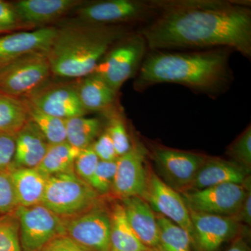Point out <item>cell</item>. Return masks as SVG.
<instances>
[{"label":"cell","instance_id":"32","mask_svg":"<svg viewBox=\"0 0 251 251\" xmlns=\"http://www.w3.org/2000/svg\"><path fill=\"white\" fill-rule=\"evenodd\" d=\"M106 131L110 135L118 157L123 156L131 150L129 137L125 124L120 117H112Z\"/></svg>","mask_w":251,"mask_h":251},{"label":"cell","instance_id":"36","mask_svg":"<svg viewBox=\"0 0 251 251\" xmlns=\"http://www.w3.org/2000/svg\"><path fill=\"white\" fill-rule=\"evenodd\" d=\"M92 146L100 161H115L119 158L107 131L100 135L99 139L92 144Z\"/></svg>","mask_w":251,"mask_h":251},{"label":"cell","instance_id":"18","mask_svg":"<svg viewBox=\"0 0 251 251\" xmlns=\"http://www.w3.org/2000/svg\"><path fill=\"white\" fill-rule=\"evenodd\" d=\"M249 169L235 162L206 159L186 191L201 190L224 184L244 185L249 179Z\"/></svg>","mask_w":251,"mask_h":251},{"label":"cell","instance_id":"40","mask_svg":"<svg viewBox=\"0 0 251 251\" xmlns=\"http://www.w3.org/2000/svg\"><path fill=\"white\" fill-rule=\"evenodd\" d=\"M226 251H251L250 247L242 238L238 239Z\"/></svg>","mask_w":251,"mask_h":251},{"label":"cell","instance_id":"10","mask_svg":"<svg viewBox=\"0 0 251 251\" xmlns=\"http://www.w3.org/2000/svg\"><path fill=\"white\" fill-rule=\"evenodd\" d=\"M64 219L65 234L89 251H110V214L100 206Z\"/></svg>","mask_w":251,"mask_h":251},{"label":"cell","instance_id":"4","mask_svg":"<svg viewBox=\"0 0 251 251\" xmlns=\"http://www.w3.org/2000/svg\"><path fill=\"white\" fill-rule=\"evenodd\" d=\"M100 196L72 170L49 176L41 204L67 219L99 206Z\"/></svg>","mask_w":251,"mask_h":251},{"label":"cell","instance_id":"27","mask_svg":"<svg viewBox=\"0 0 251 251\" xmlns=\"http://www.w3.org/2000/svg\"><path fill=\"white\" fill-rule=\"evenodd\" d=\"M28 120L21 99L0 94V133L16 135Z\"/></svg>","mask_w":251,"mask_h":251},{"label":"cell","instance_id":"13","mask_svg":"<svg viewBox=\"0 0 251 251\" xmlns=\"http://www.w3.org/2000/svg\"><path fill=\"white\" fill-rule=\"evenodd\" d=\"M22 99L44 113L62 120L82 117L87 113L81 104L75 86L44 85Z\"/></svg>","mask_w":251,"mask_h":251},{"label":"cell","instance_id":"25","mask_svg":"<svg viewBox=\"0 0 251 251\" xmlns=\"http://www.w3.org/2000/svg\"><path fill=\"white\" fill-rule=\"evenodd\" d=\"M65 125L67 143L80 150L92 145L102 128L99 119L84 116L68 119Z\"/></svg>","mask_w":251,"mask_h":251},{"label":"cell","instance_id":"3","mask_svg":"<svg viewBox=\"0 0 251 251\" xmlns=\"http://www.w3.org/2000/svg\"><path fill=\"white\" fill-rule=\"evenodd\" d=\"M126 36L127 29L120 26L84 22L57 29L47 53L51 73L66 78L87 76Z\"/></svg>","mask_w":251,"mask_h":251},{"label":"cell","instance_id":"8","mask_svg":"<svg viewBox=\"0 0 251 251\" xmlns=\"http://www.w3.org/2000/svg\"><path fill=\"white\" fill-rule=\"evenodd\" d=\"M16 214L22 251H39L53 238L65 234L64 219L44 204L19 206Z\"/></svg>","mask_w":251,"mask_h":251},{"label":"cell","instance_id":"6","mask_svg":"<svg viewBox=\"0 0 251 251\" xmlns=\"http://www.w3.org/2000/svg\"><path fill=\"white\" fill-rule=\"evenodd\" d=\"M105 54L93 74L118 93L122 85L138 74L146 53V41L139 32L123 38Z\"/></svg>","mask_w":251,"mask_h":251},{"label":"cell","instance_id":"11","mask_svg":"<svg viewBox=\"0 0 251 251\" xmlns=\"http://www.w3.org/2000/svg\"><path fill=\"white\" fill-rule=\"evenodd\" d=\"M143 198L158 215L164 216L185 229L192 240L191 216L182 196L154 173L148 175V186Z\"/></svg>","mask_w":251,"mask_h":251},{"label":"cell","instance_id":"12","mask_svg":"<svg viewBox=\"0 0 251 251\" xmlns=\"http://www.w3.org/2000/svg\"><path fill=\"white\" fill-rule=\"evenodd\" d=\"M189 211L193 245L198 251H216L239 232V223L234 216Z\"/></svg>","mask_w":251,"mask_h":251},{"label":"cell","instance_id":"22","mask_svg":"<svg viewBox=\"0 0 251 251\" xmlns=\"http://www.w3.org/2000/svg\"><path fill=\"white\" fill-rule=\"evenodd\" d=\"M75 87L81 104L87 112L108 110L116 99L117 92L94 74L84 77Z\"/></svg>","mask_w":251,"mask_h":251},{"label":"cell","instance_id":"31","mask_svg":"<svg viewBox=\"0 0 251 251\" xmlns=\"http://www.w3.org/2000/svg\"><path fill=\"white\" fill-rule=\"evenodd\" d=\"M235 163L249 169L251 166V127L248 126L227 151Z\"/></svg>","mask_w":251,"mask_h":251},{"label":"cell","instance_id":"9","mask_svg":"<svg viewBox=\"0 0 251 251\" xmlns=\"http://www.w3.org/2000/svg\"><path fill=\"white\" fill-rule=\"evenodd\" d=\"M248 180L244 185L229 183L204 189L185 191L181 196L190 211L235 216L251 189V181L249 183Z\"/></svg>","mask_w":251,"mask_h":251},{"label":"cell","instance_id":"16","mask_svg":"<svg viewBox=\"0 0 251 251\" xmlns=\"http://www.w3.org/2000/svg\"><path fill=\"white\" fill-rule=\"evenodd\" d=\"M56 31L49 27L0 36V64L27 54L48 53Z\"/></svg>","mask_w":251,"mask_h":251},{"label":"cell","instance_id":"37","mask_svg":"<svg viewBox=\"0 0 251 251\" xmlns=\"http://www.w3.org/2000/svg\"><path fill=\"white\" fill-rule=\"evenodd\" d=\"M39 251H89L67 234H61L50 241Z\"/></svg>","mask_w":251,"mask_h":251},{"label":"cell","instance_id":"26","mask_svg":"<svg viewBox=\"0 0 251 251\" xmlns=\"http://www.w3.org/2000/svg\"><path fill=\"white\" fill-rule=\"evenodd\" d=\"M20 99L24 104L29 120L37 126L50 145L67 141L65 120L44 113L26 99Z\"/></svg>","mask_w":251,"mask_h":251},{"label":"cell","instance_id":"34","mask_svg":"<svg viewBox=\"0 0 251 251\" xmlns=\"http://www.w3.org/2000/svg\"><path fill=\"white\" fill-rule=\"evenodd\" d=\"M99 161L100 160L91 145L81 150L74 163V171L80 179L89 184Z\"/></svg>","mask_w":251,"mask_h":251},{"label":"cell","instance_id":"41","mask_svg":"<svg viewBox=\"0 0 251 251\" xmlns=\"http://www.w3.org/2000/svg\"><path fill=\"white\" fill-rule=\"evenodd\" d=\"M14 30V29H10V28L0 27V34H4V33L10 32V31Z\"/></svg>","mask_w":251,"mask_h":251},{"label":"cell","instance_id":"30","mask_svg":"<svg viewBox=\"0 0 251 251\" xmlns=\"http://www.w3.org/2000/svg\"><path fill=\"white\" fill-rule=\"evenodd\" d=\"M116 168L117 161H99L89 184L100 196L111 192Z\"/></svg>","mask_w":251,"mask_h":251},{"label":"cell","instance_id":"38","mask_svg":"<svg viewBox=\"0 0 251 251\" xmlns=\"http://www.w3.org/2000/svg\"><path fill=\"white\" fill-rule=\"evenodd\" d=\"M18 22L13 4L0 0V27L16 29L19 27Z\"/></svg>","mask_w":251,"mask_h":251},{"label":"cell","instance_id":"15","mask_svg":"<svg viewBox=\"0 0 251 251\" xmlns=\"http://www.w3.org/2000/svg\"><path fill=\"white\" fill-rule=\"evenodd\" d=\"M157 166L170 184L187 189L206 158L198 153L157 148L153 152Z\"/></svg>","mask_w":251,"mask_h":251},{"label":"cell","instance_id":"28","mask_svg":"<svg viewBox=\"0 0 251 251\" xmlns=\"http://www.w3.org/2000/svg\"><path fill=\"white\" fill-rule=\"evenodd\" d=\"M159 251H192V240L185 229L164 216L156 215Z\"/></svg>","mask_w":251,"mask_h":251},{"label":"cell","instance_id":"14","mask_svg":"<svg viewBox=\"0 0 251 251\" xmlns=\"http://www.w3.org/2000/svg\"><path fill=\"white\" fill-rule=\"evenodd\" d=\"M145 160L144 150L138 145L117 158L111 191L115 196L122 200L133 196L143 198L148 181Z\"/></svg>","mask_w":251,"mask_h":251},{"label":"cell","instance_id":"24","mask_svg":"<svg viewBox=\"0 0 251 251\" xmlns=\"http://www.w3.org/2000/svg\"><path fill=\"white\" fill-rule=\"evenodd\" d=\"M80 151L67 141L50 145L45 156L36 168L48 176L72 171Z\"/></svg>","mask_w":251,"mask_h":251},{"label":"cell","instance_id":"39","mask_svg":"<svg viewBox=\"0 0 251 251\" xmlns=\"http://www.w3.org/2000/svg\"><path fill=\"white\" fill-rule=\"evenodd\" d=\"M237 220L238 222H242L247 224V226H251V189L248 191L245 200L243 202L239 212L237 215L234 216Z\"/></svg>","mask_w":251,"mask_h":251},{"label":"cell","instance_id":"5","mask_svg":"<svg viewBox=\"0 0 251 251\" xmlns=\"http://www.w3.org/2000/svg\"><path fill=\"white\" fill-rule=\"evenodd\" d=\"M51 73L47 52L27 54L0 64V94L22 99L46 84Z\"/></svg>","mask_w":251,"mask_h":251},{"label":"cell","instance_id":"23","mask_svg":"<svg viewBox=\"0 0 251 251\" xmlns=\"http://www.w3.org/2000/svg\"><path fill=\"white\" fill-rule=\"evenodd\" d=\"M110 251H151L140 242L128 224L122 204H116L110 213Z\"/></svg>","mask_w":251,"mask_h":251},{"label":"cell","instance_id":"21","mask_svg":"<svg viewBox=\"0 0 251 251\" xmlns=\"http://www.w3.org/2000/svg\"><path fill=\"white\" fill-rule=\"evenodd\" d=\"M18 205L29 206L41 204L49 176L37 168L10 169Z\"/></svg>","mask_w":251,"mask_h":251},{"label":"cell","instance_id":"17","mask_svg":"<svg viewBox=\"0 0 251 251\" xmlns=\"http://www.w3.org/2000/svg\"><path fill=\"white\" fill-rule=\"evenodd\" d=\"M122 201L127 221L135 235L150 251H159V230L154 211L138 196Z\"/></svg>","mask_w":251,"mask_h":251},{"label":"cell","instance_id":"1","mask_svg":"<svg viewBox=\"0 0 251 251\" xmlns=\"http://www.w3.org/2000/svg\"><path fill=\"white\" fill-rule=\"evenodd\" d=\"M139 31L151 50L228 49L251 57V10L232 1H159Z\"/></svg>","mask_w":251,"mask_h":251},{"label":"cell","instance_id":"19","mask_svg":"<svg viewBox=\"0 0 251 251\" xmlns=\"http://www.w3.org/2000/svg\"><path fill=\"white\" fill-rule=\"evenodd\" d=\"M50 144L37 126L28 120L16 134L12 168H36L45 156Z\"/></svg>","mask_w":251,"mask_h":251},{"label":"cell","instance_id":"35","mask_svg":"<svg viewBox=\"0 0 251 251\" xmlns=\"http://www.w3.org/2000/svg\"><path fill=\"white\" fill-rule=\"evenodd\" d=\"M16 135L0 133V172L9 171L14 161Z\"/></svg>","mask_w":251,"mask_h":251},{"label":"cell","instance_id":"20","mask_svg":"<svg viewBox=\"0 0 251 251\" xmlns=\"http://www.w3.org/2000/svg\"><path fill=\"white\" fill-rule=\"evenodd\" d=\"M81 4L78 0H21L13 6L19 22L32 25L51 22Z\"/></svg>","mask_w":251,"mask_h":251},{"label":"cell","instance_id":"33","mask_svg":"<svg viewBox=\"0 0 251 251\" xmlns=\"http://www.w3.org/2000/svg\"><path fill=\"white\" fill-rule=\"evenodd\" d=\"M18 206L10 171L0 172V214L14 212Z\"/></svg>","mask_w":251,"mask_h":251},{"label":"cell","instance_id":"2","mask_svg":"<svg viewBox=\"0 0 251 251\" xmlns=\"http://www.w3.org/2000/svg\"><path fill=\"white\" fill-rule=\"evenodd\" d=\"M232 50L189 52L153 50L147 54L134 82L137 91L161 83L179 84L198 93L216 97L232 82L229 58Z\"/></svg>","mask_w":251,"mask_h":251},{"label":"cell","instance_id":"29","mask_svg":"<svg viewBox=\"0 0 251 251\" xmlns=\"http://www.w3.org/2000/svg\"><path fill=\"white\" fill-rule=\"evenodd\" d=\"M0 251H22L16 211L0 214Z\"/></svg>","mask_w":251,"mask_h":251},{"label":"cell","instance_id":"7","mask_svg":"<svg viewBox=\"0 0 251 251\" xmlns=\"http://www.w3.org/2000/svg\"><path fill=\"white\" fill-rule=\"evenodd\" d=\"M160 11L158 1L108 0L83 6L77 14L82 22L108 25L122 23L150 22Z\"/></svg>","mask_w":251,"mask_h":251}]
</instances>
